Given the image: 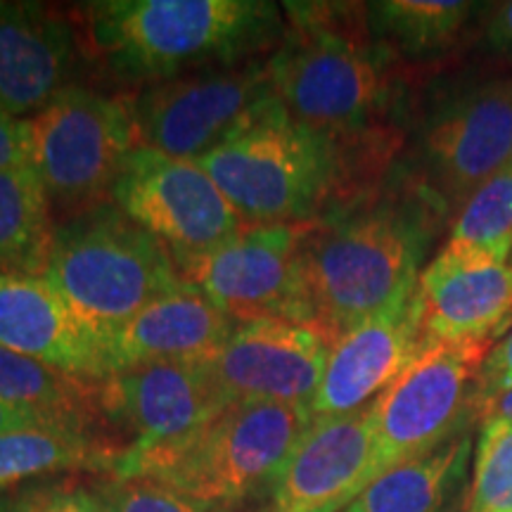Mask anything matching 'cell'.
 Returning <instances> with one entry per match:
<instances>
[{
    "label": "cell",
    "mask_w": 512,
    "mask_h": 512,
    "mask_svg": "<svg viewBox=\"0 0 512 512\" xmlns=\"http://www.w3.org/2000/svg\"><path fill=\"white\" fill-rule=\"evenodd\" d=\"M112 512H226L152 479L107 477L93 484Z\"/></svg>",
    "instance_id": "obj_28"
},
{
    "label": "cell",
    "mask_w": 512,
    "mask_h": 512,
    "mask_svg": "<svg viewBox=\"0 0 512 512\" xmlns=\"http://www.w3.org/2000/svg\"><path fill=\"white\" fill-rule=\"evenodd\" d=\"M242 320L228 316L195 287L183 285L138 311L105 337L107 377L157 361H202Z\"/></svg>",
    "instance_id": "obj_19"
},
{
    "label": "cell",
    "mask_w": 512,
    "mask_h": 512,
    "mask_svg": "<svg viewBox=\"0 0 512 512\" xmlns=\"http://www.w3.org/2000/svg\"><path fill=\"white\" fill-rule=\"evenodd\" d=\"M245 226L311 223L335 190L339 145L273 102L247 128L200 159Z\"/></svg>",
    "instance_id": "obj_6"
},
{
    "label": "cell",
    "mask_w": 512,
    "mask_h": 512,
    "mask_svg": "<svg viewBox=\"0 0 512 512\" xmlns=\"http://www.w3.org/2000/svg\"><path fill=\"white\" fill-rule=\"evenodd\" d=\"M0 347L79 380H107L105 339L38 275H0Z\"/></svg>",
    "instance_id": "obj_17"
},
{
    "label": "cell",
    "mask_w": 512,
    "mask_h": 512,
    "mask_svg": "<svg viewBox=\"0 0 512 512\" xmlns=\"http://www.w3.org/2000/svg\"><path fill=\"white\" fill-rule=\"evenodd\" d=\"M0 401L88 430L98 413V382L79 380L0 347Z\"/></svg>",
    "instance_id": "obj_25"
},
{
    "label": "cell",
    "mask_w": 512,
    "mask_h": 512,
    "mask_svg": "<svg viewBox=\"0 0 512 512\" xmlns=\"http://www.w3.org/2000/svg\"><path fill=\"white\" fill-rule=\"evenodd\" d=\"M0 512H12V498L0 491Z\"/></svg>",
    "instance_id": "obj_35"
},
{
    "label": "cell",
    "mask_w": 512,
    "mask_h": 512,
    "mask_svg": "<svg viewBox=\"0 0 512 512\" xmlns=\"http://www.w3.org/2000/svg\"><path fill=\"white\" fill-rule=\"evenodd\" d=\"M330 342L311 325L242 320L204 368L230 403L261 401L309 408L323 380Z\"/></svg>",
    "instance_id": "obj_13"
},
{
    "label": "cell",
    "mask_w": 512,
    "mask_h": 512,
    "mask_svg": "<svg viewBox=\"0 0 512 512\" xmlns=\"http://www.w3.org/2000/svg\"><path fill=\"white\" fill-rule=\"evenodd\" d=\"M12 512H112L93 486L38 482L12 498Z\"/></svg>",
    "instance_id": "obj_29"
},
{
    "label": "cell",
    "mask_w": 512,
    "mask_h": 512,
    "mask_svg": "<svg viewBox=\"0 0 512 512\" xmlns=\"http://www.w3.org/2000/svg\"><path fill=\"white\" fill-rule=\"evenodd\" d=\"M112 204L171 249L204 252L245 226L200 162L136 147L114 183Z\"/></svg>",
    "instance_id": "obj_11"
},
{
    "label": "cell",
    "mask_w": 512,
    "mask_h": 512,
    "mask_svg": "<svg viewBox=\"0 0 512 512\" xmlns=\"http://www.w3.org/2000/svg\"><path fill=\"white\" fill-rule=\"evenodd\" d=\"M467 512H512V422H482Z\"/></svg>",
    "instance_id": "obj_27"
},
{
    "label": "cell",
    "mask_w": 512,
    "mask_h": 512,
    "mask_svg": "<svg viewBox=\"0 0 512 512\" xmlns=\"http://www.w3.org/2000/svg\"><path fill=\"white\" fill-rule=\"evenodd\" d=\"M508 389H512V325L505 330L501 339H496L494 347L489 349V354L484 356L482 366L477 370L472 411L477 408V403L501 392H508Z\"/></svg>",
    "instance_id": "obj_30"
},
{
    "label": "cell",
    "mask_w": 512,
    "mask_h": 512,
    "mask_svg": "<svg viewBox=\"0 0 512 512\" xmlns=\"http://www.w3.org/2000/svg\"><path fill=\"white\" fill-rule=\"evenodd\" d=\"M425 351L418 285L330 344L311 418L361 411Z\"/></svg>",
    "instance_id": "obj_15"
},
{
    "label": "cell",
    "mask_w": 512,
    "mask_h": 512,
    "mask_svg": "<svg viewBox=\"0 0 512 512\" xmlns=\"http://www.w3.org/2000/svg\"><path fill=\"white\" fill-rule=\"evenodd\" d=\"M285 31L266 57L292 119L339 145L368 131L392 100L394 53L370 34L366 5L285 3Z\"/></svg>",
    "instance_id": "obj_2"
},
{
    "label": "cell",
    "mask_w": 512,
    "mask_h": 512,
    "mask_svg": "<svg viewBox=\"0 0 512 512\" xmlns=\"http://www.w3.org/2000/svg\"><path fill=\"white\" fill-rule=\"evenodd\" d=\"M29 166L46 185L50 204L69 219L107 204L138 133L131 105L72 86L29 117Z\"/></svg>",
    "instance_id": "obj_7"
},
{
    "label": "cell",
    "mask_w": 512,
    "mask_h": 512,
    "mask_svg": "<svg viewBox=\"0 0 512 512\" xmlns=\"http://www.w3.org/2000/svg\"><path fill=\"white\" fill-rule=\"evenodd\" d=\"M29 159V119L12 117V114L0 110V171L29 166Z\"/></svg>",
    "instance_id": "obj_32"
},
{
    "label": "cell",
    "mask_w": 512,
    "mask_h": 512,
    "mask_svg": "<svg viewBox=\"0 0 512 512\" xmlns=\"http://www.w3.org/2000/svg\"><path fill=\"white\" fill-rule=\"evenodd\" d=\"M508 166H510V169H512V155H510V162H508Z\"/></svg>",
    "instance_id": "obj_36"
},
{
    "label": "cell",
    "mask_w": 512,
    "mask_h": 512,
    "mask_svg": "<svg viewBox=\"0 0 512 512\" xmlns=\"http://www.w3.org/2000/svg\"><path fill=\"white\" fill-rule=\"evenodd\" d=\"M311 420L309 408L235 401L169 444L140 453L121 448L110 477L152 479L226 510L271 491Z\"/></svg>",
    "instance_id": "obj_4"
},
{
    "label": "cell",
    "mask_w": 512,
    "mask_h": 512,
    "mask_svg": "<svg viewBox=\"0 0 512 512\" xmlns=\"http://www.w3.org/2000/svg\"><path fill=\"white\" fill-rule=\"evenodd\" d=\"M510 155L512 79L467 86L439 102L422 124V171L446 209H463Z\"/></svg>",
    "instance_id": "obj_12"
},
{
    "label": "cell",
    "mask_w": 512,
    "mask_h": 512,
    "mask_svg": "<svg viewBox=\"0 0 512 512\" xmlns=\"http://www.w3.org/2000/svg\"><path fill=\"white\" fill-rule=\"evenodd\" d=\"M311 223L242 226L221 245L176 259L178 273L185 285L238 320L311 325L302 273Z\"/></svg>",
    "instance_id": "obj_10"
},
{
    "label": "cell",
    "mask_w": 512,
    "mask_h": 512,
    "mask_svg": "<svg viewBox=\"0 0 512 512\" xmlns=\"http://www.w3.org/2000/svg\"><path fill=\"white\" fill-rule=\"evenodd\" d=\"M425 219L401 202H373L311 223L302 273L311 325L332 344L418 285Z\"/></svg>",
    "instance_id": "obj_3"
},
{
    "label": "cell",
    "mask_w": 512,
    "mask_h": 512,
    "mask_svg": "<svg viewBox=\"0 0 512 512\" xmlns=\"http://www.w3.org/2000/svg\"><path fill=\"white\" fill-rule=\"evenodd\" d=\"M475 415L484 420H505V422H512V389L508 392H501L496 396H491V399H486L482 403H477L475 408Z\"/></svg>",
    "instance_id": "obj_34"
},
{
    "label": "cell",
    "mask_w": 512,
    "mask_h": 512,
    "mask_svg": "<svg viewBox=\"0 0 512 512\" xmlns=\"http://www.w3.org/2000/svg\"><path fill=\"white\" fill-rule=\"evenodd\" d=\"M121 448L74 425H43L0 434V491L43 475L91 470L112 475Z\"/></svg>",
    "instance_id": "obj_22"
},
{
    "label": "cell",
    "mask_w": 512,
    "mask_h": 512,
    "mask_svg": "<svg viewBox=\"0 0 512 512\" xmlns=\"http://www.w3.org/2000/svg\"><path fill=\"white\" fill-rule=\"evenodd\" d=\"M43 425H72V422H64L50 415L24 411V408L10 406V403L0 401V434L15 432V430H27V427H43ZM79 427V425H74ZM86 430V427H83Z\"/></svg>",
    "instance_id": "obj_33"
},
{
    "label": "cell",
    "mask_w": 512,
    "mask_h": 512,
    "mask_svg": "<svg viewBox=\"0 0 512 512\" xmlns=\"http://www.w3.org/2000/svg\"><path fill=\"white\" fill-rule=\"evenodd\" d=\"M441 259L456 264H505L512 259V169L489 178L458 211Z\"/></svg>",
    "instance_id": "obj_26"
},
{
    "label": "cell",
    "mask_w": 512,
    "mask_h": 512,
    "mask_svg": "<svg viewBox=\"0 0 512 512\" xmlns=\"http://www.w3.org/2000/svg\"><path fill=\"white\" fill-rule=\"evenodd\" d=\"M38 278L48 280L102 339L185 285L171 249L112 202L55 228Z\"/></svg>",
    "instance_id": "obj_5"
},
{
    "label": "cell",
    "mask_w": 512,
    "mask_h": 512,
    "mask_svg": "<svg viewBox=\"0 0 512 512\" xmlns=\"http://www.w3.org/2000/svg\"><path fill=\"white\" fill-rule=\"evenodd\" d=\"M83 15L105 69L140 86L254 62L285 31L271 0H100Z\"/></svg>",
    "instance_id": "obj_1"
},
{
    "label": "cell",
    "mask_w": 512,
    "mask_h": 512,
    "mask_svg": "<svg viewBox=\"0 0 512 512\" xmlns=\"http://www.w3.org/2000/svg\"><path fill=\"white\" fill-rule=\"evenodd\" d=\"M425 349L437 344L496 342L512 325V259L505 264H456L434 256L420 273Z\"/></svg>",
    "instance_id": "obj_20"
},
{
    "label": "cell",
    "mask_w": 512,
    "mask_h": 512,
    "mask_svg": "<svg viewBox=\"0 0 512 512\" xmlns=\"http://www.w3.org/2000/svg\"><path fill=\"white\" fill-rule=\"evenodd\" d=\"M55 228L53 204L36 171H0V275L41 273Z\"/></svg>",
    "instance_id": "obj_23"
},
{
    "label": "cell",
    "mask_w": 512,
    "mask_h": 512,
    "mask_svg": "<svg viewBox=\"0 0 512 512\" xmlns=\"http://www.w3.org/2000/svg\"><path fill=\"white\" fill-rule=\"evenodd\" d=\"M491 347L494 342L427 347L377 396L368 484L465 432L475 415L477 370Z\"/></svg>",
    "instance_id": "obj_8"
},
{
    "label": "cell",
    "mask_w": 512,
    "mask_h": 512,
    "mask_svg": "<svg viewBox=\"0 0 512 512\" xmlns=\"http://www.w3.org/2000/svg\"><path fill=\"white\" fill-rule=\"evenodd\" d=\"M470 453L472 437L460 432L373 479L342 512H444L463 482Z\"/></svg>",
    "instance_id": "obj_21"
},
{
    "label": "cell",
    "mask_w": 512,
    "mask_h": 512,
    "mask_svg": "<svg viewBox=\"0 0 512 512\" xmlns=\"http://www.w3.org/2000/svg\"><path fill=\"white\" fill-rule=\"evenodd\" d=\"M79 43L62 15L41 3H0V110L29 119L72 88Z\"/></svg>",
    "instance_id": "obj_18"
},
{
    "label": "cell",
    "mask_w": 512,
    "mask_h": 512,
    "mask_svg": "<svg viewBox=\"0 0 512 512\" xmlns=\"http://www.w3.org/2000/svg\"><path fill=\"white\" fill-rule=\"evenodd\" d=\"M479 12L482 43L489 53L512 62V0L486 3Z\"/></svg>",
    "instance_id": "obj_31"
},
{
    "label": "cell",
    "mask_w": 512,
    "mask_h": 512,
    "mask_svg": "<svg viewBox=\"0 0 512 512\" xmlns=\"http://www.w3.org/2000/svg\"><path fill=\"white\" fill-rule=\"evenodd\" d=\"M373 403L313 418L268 491V512H342L368 486Z\"/></svg>",
    "instance_id": "obj_16"
},
{
    "label": "cell",
    "mask_w": 512,
    "mask_h": 512,
    "mask_svg": "<svg viewBox=\"0 0 512 512\" xmlns=\"http://www.w3.org/2000/svg\"><path fill=\"white\" fill-rule=\"evenodd\" d=\"M479 8L467 0H380L366 5V19L370 34L394 55L430 60L456 46Z\"/></svg>",
    "instance_id": "obj_24"
},
{
    "label": "cell",
    "mask_w": 512,
    "mask_h": 512,
    "mask_svg": "<svg viewBox=\"0 0 512 512\" xmlns=\"http://www.w3.org/2000/svg\"><path fill=\"white\" fill-rule=\"evenodd\" d=\"M226 406L202 361L143 363L98 382V411L131 432L133 453L185 437Z\"/></svg>",
    "instance_id": "obj_14"
},
{
    "label": "cell",
    "mask_w": 512,
    "mask_h": 512,
    "mask_svg": "<svg viewBox=\"0 0 512 512\" xmlns=\"http://www.w3.org/2000/svg\"><path fill=\"white\" fill-rule=\"evenodd\" d=\"M278 100L266 60L143 86L128 100L138 145L200 162Z\"/></svg>",
    "instance_id": "obj_9"
}]
</instances>
